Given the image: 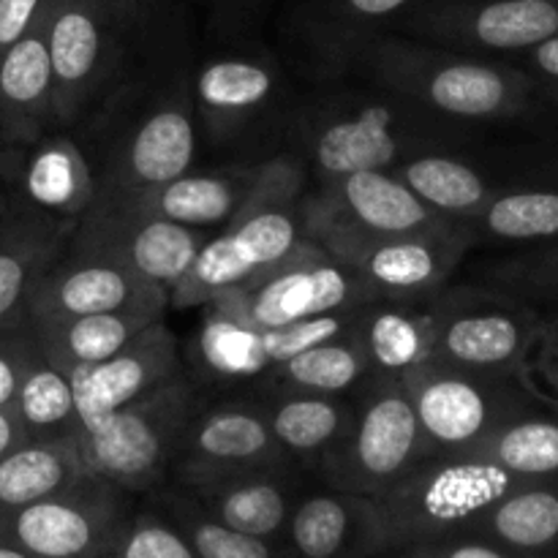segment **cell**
I'll list each match as a JSON object with an SVG mask.
<instances>
[{
    "label": "cell",
    "mask_w": 558,
    "mask_h": 558,
    "mask_svg": "<svg viewBox=\"0 0 558 558\" xmlns=\"http://www.w3.org/2000/svg\"><path fill=\"white\" fill-rule=\"evenodd\" d=\"M196 44V16L178 0L140 25L120 69L69 129L96 196L153 189L202 161L191 93Z\"/></svg>",
    "instance_id": "cell-1"
},
{
    "label": "cell",
    "mask_w": 558,
    "mask_h": 558,
    "mask_svg": "<svg viewBox=\"0 0 558 558\" xmlns=\"http://www.w3.org/2000/svg\"><path fill=\"white\" fill-rule=\"evenodd\" d=\"M483 136L490 134L441 120L390 87L347 76L303 87L287 153L303 163L314 185L360 169H396L417 153L461 147Z\"/></svg>",
    "instance_id": "cell-2"
},
{
    "label": "cell",
    "mask_w": 558,
    "mask_h": 558,
    "mask_svg": "<svg viewBox=\"0 0 558 558\" xmlns=\"http://www.w3.org/2000/svg\"><path fill=\"white\" fill-rule=\"evenodd\" d=\"M191 93L202 161L262 163L289 150L303 85L267 36H199Z\"/></svg>",
    "instance_id": "cell-3"
},
{
    "label": "cell",
    "mask_w": 558,
    "mask_h": 558,
    "mask_svg": "<svg viewBox=\"0 0 558 558\" xmlns=\"http://www.w3.org/2000/svg\"><path fill=\"white\" fill-rule=\"evenodd\" d=\"M349 76L390 87L441 120L480 134L523 131L543 101L537 82L512 60L456 52L398 33L371 38Z\"/></svg>",
    "instance_id": "cell-4"
},
{
    "label": "cell",
    "mask_w": 558,
    "mask_h": 558,
    "mask_svg": "<svg viewBox=\"0 0 558 558\" xmlns=\"http://www.w3.org/2000/svg\"><path fill=\"white\" fill-rule=\"evenodd\" d=\"M308 174L294 156L270 158L248 199L207 238L191 270L169 292V311H196L216 294L272 270L305 243Z\"/></svg>",
    "instance_id": "cell-5"
},
{
    "label": "cell",
    "mask_w": 558,
    "mask_h": 558,
    "mask_svg": "<svg viewBox=\"0 0 558 558\" xmlns=\"http://www.w3.org/2000/svg\"><path fill=\"white\" fill-rule=\"evenodd\" d=\"M205 396L207 390L191 379L189 371L169 376L118 409L98 430L82 434L76 439L82 463L90 474L134 496L163 488Z\"/></svg>",
    "instance_id": "cell-6"
},
{
    "label": "cell",
    "mask_w": 558,
    "mask_h": 558,
    "mask_svg": "<svg viewBox=\"0 0 558 558\" xmlns=\"http://www.w3.org/2000/svg\"><path fill=\"white\" fill-rule=\"evenodd\" d=\"M401 385L412 401L425 458H463L496 428L539 407L526 376L483 374L428 363L407 371Z\"/></svg>",
    "instance_id": "cell-7"
},
{
    "label": "cell",
    "mask_w": 558,
    "mask_h": 558,
    "mask_svg": "<svg viewBox=\"0 0 558 558\" xmlns=\"http://www.w3.org/2000/svg\"><path fill=\"white\" fill-rule=\"evenodd\" d=\"M518 485L523 483L477 458H423L374 499L381 554L461 534Z\"/></svg>",
    "instance_id": "cell-8"
},
{
    "label": "cell",
    "mask_w": 558,
    "mask_h": 558,
    "mask_svg": "<svg viewBox=\"0 0 558 558\" xmlns=\"http://www.w3.org/2000/svg\"><path fill=\"white\" fill-rule=\"evenodd\" d=\"M374 292L343 259L314 240L272 270L216 294L196 311L243 327H283L327 314H347L374 303Z\"/></svg>",
    "instance_id": "cell-9"
},
{
    "label": "cell",
    "mask_w": 558,
    "mask_h": 558,
    "mask_svg": "<svg viewBox=\"0 0 558 558\" xmlns=\"http://www.w3.org/2000/svg\"><path fill=\"white\" fill-rule=\"evenodd\" d=\"M456 227L458 223L423 205L390 169L341 174L308 185L303 196L305 238L330 254L376 240L445 232Z\"/></svg>",
    "instance_id": "cell-10"
},
{
    "label": "cell",
    "mask_w": 558,
    "mask_h": 558,
    "mask_svg": "<svg viewBox=\"0 0 558 558\" xmlns=\"http://www.w3.org/2000/svg\"><path fill=\"white\" fill-rule=\"evenodd\" d=\"M354 311L316 316L283 327H243L199 311L194 332L183 347L191 379L207 392H259L283 363L314 343L347 336Z\"/></svg>",
    "instance_id": "cell-11"
},
{
    "label": "cell",
    "mask_w": 558,
    "mask_h": 558,
    "mask_svg": "<svg viewBox=\"0 0 558 558\" xmlns=\"http://www.w3.org/2000/svg\"><path fill=\"white\" fill-rule=\"evenodd\" d=\"M417 0H283L267 41L303 87L347 80L360 49Z\"/></svg>",
    "instance_id": "cell-12"
},
{
    "label": "cell",
    "mask_w": 558,
    "mask_h": 558,
    "mask_svg": "<svg viewBox=\"0 0 558 558\" xmlns=\"http://www.w3.org/2000/svg\"><path fill=\"white\" fill-rule=\"evenodd\" d=\"M545 319L501 289L458 276L439 292L436 363L483 374L526 376Z\"/></svg>",
    "instance_id": "cell-13"
},
{
    "label": "cell",
    "mask_w": 558,
    "mask_h": 558,
    "mask_svg": "<svg viewBox=\"0 0 558 558\" xmlns=\"http://www.w3.org/2000/svg\"><path fill=\"white\" fill-rule=\"evenodd\" d=\"M140 496L85 474L69 488L0 518V543L33 558H112Z\"/></svg>",
    "instance_id": "cell-14"
},
{
    "label": "cell",
    "mask_w": 558,
    "mask_h": 558,
    "mask_svg": "<svg viewBox=\"0 0 558 558\" xmlns=\"http://www.w3.org/2000/svg\"><path fill=\"white\" fill-rule=\"evenodd\" d=\"M425 458L420 425L401 379L371 376L354 392L347 439L322 463L316 480L376 499Z\"/></svg>",
    "instance_id": "cell-15"
},
{
    "label": "cell",
    "mask_w": 558,
    "mask_h": 558,
    "mask_svg": "<svg viewBox=\"0 0 558 558\" xmlns=\"http://www.w3.org/2000/svg\"><path fill=\"white\" fill-rule=\"evenodd\" d=\"M44 22L54 112L60 129H71L120 69L140 22L114 0H47Z\"/></svg>",
    "instance_id": "cell-16"
},
{
    "label": "cell",
    "mask_w": 558,
    "mask_h": 558,
    "mask_svg": "<svg viewBox=\"0 0 558 558\" xmlns=\"http://www.w3.org/2000/svg\"><path fill=\"white\" fill-rule=\"evenodd\" d=\"M390 33L510 60L556 36L558 0H417Z\"/></svg>",
    "instance_id": "cell-17"
},
{
    "label": "cell",
    "mask_w": 558,
    "mask_h": 558,
    "mask_svg": "<svg viewBox=\"0 0 558 558\" xmlns=\"http://www.w3.org/2000/svg\"><path fill=\"white\" fill-rule=\"evenodd\" d=\"M213 232L180 227L112 199H96L65 248L114 262L172 292Z\"/></svg>",
    "instance_id": "cell-18"
},
{
    "label": "cell",
    "mask_w": 558,
    "mask_h": 558,
    "mask_svg": "<svg viewBox=\"0 0 558 558\" xmlns=\"http://www.w3.org/2000/svg\"><path fill=\"white\" fill-rule=\"evenodd\" d=\"M292 463L270 434L265 412L251 392H207L191 417L169 483L185 485L218 474Z\"/></svg>",
    "instance_id": "cell-19"
},
{
    "label": "cell",
    "mask_w": 558,
    "mask_h": 558,
    "mask_svg": "<svg viewBox=\"0 0 558 558\" xmlns=\"http://www.w3.org/2000/svg\"><path fill=\"white\" fill-rule=\"evenodd\" d=\"M5 202L11 210L74 232L96 202V180L69 129L49 131L31 145L9 147Z\"/></svg>",
    "instance_id": "cell-20"
},
{
    "label": "cell",
    "mask_w": 558,
    "mask_h": 558,
    "mask_svg": "<svg viewBox=\"0 0 558 558\" xmlns=\"http://www.w3.org/2000/svg\"><path fill=\"white\" fill-rule=\"evenodd\" d=\"M112 311L169 314V292L114 262L65 248L33 287L25 322Z\"/></svg>",
    "instance_id": "cell-21"
},
{
    "label": "cell",
    "mask_w": 558,
    "mask_h": 558,
    "mask_svg": "<svg viewBox=\"0 0 558 558\" xmlns=\"http://www.w3.org/2000/svg\"><path fill=\"white\" fill-rule=\"evenodd\" d=\"M472 240L461 227L376 240L332 254L347 262L376 300L430 298L461 276Z\"/></svg>",
    "instance_id": "cell-22"
},
{
    "label": "cell",
    "mask_w": 558,
    "mask_h": 558,
    "mask_svg": "<svg viewBox=\"0 0 558 558\" xmlns=\"http://www.w3.org/2000/svg\"><path fill=\"white\" fill-rule=\"evenodd\" d=\"M180 371H185L183 347L178 332L169 325V316L147 325L112 357L74 371L71 379H74L82 434L98 430L118 409L136 401L150 387L161 385Z\"/></svg>",
    "instance_id": "cell-23"
},
{
    "label": "cell",
    "mask_w": 558,
    "mask_h": 558,
    "mask_svg": "<svg viewBox=\"0 0 558 558\" xmlns=\"http://www.w3.org/2000/svg\"><path fill=\"white\" fill-rule=\"evenodd\" d=\"M278 543L287 558H376L381 534L374 499L308 477Z\"/></svg>",
    "instance_id": "cell-24"
},
{
    "label": "cell",
    "mask_w": 558,
    "mask_h": 558,
    "mask_svg": "<svg viewBox=\"0 0 558 558\" xmlns=\"http://www.w3.org/2000/svg\"><path fill=\"white\" fill-rule=\"evenodd\" d=\"M262 167L265 161H199L196 167L180 172L178 178L153 185V189L96 196V199H112L131 210L147 213V216L163 218L180 227L216 232L248 199Z\"/></svg>",
    "instance_id": "cell-25"
},
{
    "label": "cell",
    "mask_w": 558,
    "mask_h": 558,
    "mask_svg": "<svg viewBox=\"0 0 558 558\" xmlns=\"http://www.w3.org/2000/svg\"><path fill=\"white\" fill-rule=\"evenodd\" d=\"M311 474L294 463L248 472L218 474L178 485L202 512L240 534L262 539H281L289 510ZM174 485V483H169Z\"/></svg>",
    "instance_id": "cell-26"
},
{
    "label": "cell",
    "mask_w": 558,
    "mask_h": 558,
    "mask_svg": "<svg viewBox=\"0 0 558 558\" xmlns=\"http://www.w3.org/2000/svg\"><path fill=\"white\" fill-rule=\"evenodd\" d=\"M439 292L420 300H374L354 311L352 338L368 363L371 376L401 379L407 371L434 357L439 338Z\"/></svg>",
    "instance_id": "cell-27"
},
{
    "label": "cell",
    "mask_w": 558,
    "mask_h": 558,
    "mask_svg": "<svg viewBox=\"0 0 558 558\" xmlns=\"http://www.w3.org/2000/svg\"><path fill=\"white\" fill-rule=\"evenodd\" d=\"M47 9V3H44ZM60 129L44 11L36 25L0 54V145L22 147Z\"/></svg>",
    "instance_id": "cell-28"
},
{
    "label": "cell",
    "mask_w": 558,
    "mask_h": 558,
    "mask_svg": "<svg viewBox=\"0 0 558 558\" xmlns=\"http://www.w3.org/2000/svg\"><path fill=\"white\" fill-rule=\"evenodd\" d=\"M474 251H510L558 240V158L501 189L463 223Z\"/></svg>",
    "instance_id": "cell-29"
},
{
    "label": "cell",
    "mask_w": 558,
    "mask_h": 558,
    "mask_svg": "<svg viewBox=\"0 0 558 558\" xmlns=\"http://www.w3.org/2000/svg\"><path fill=\"white\" fill-rule=\"evenodd\" d=\"M256 401L283 456L311 477L347 439L354 420V396L270 390L256 392Z\"/></svg>",
    "instance_id": "cell-30"
},
{
    "label": "cell",
    "mask_w": 558,
    "mask_h": 558,
    "mask_svg": "<svg viewBox=\"0 0 558 558\" xmlns=\"http://www.w3.org/2000/svg\"><path fill=\"white\" fill-rule=\"evenodd\" d=\"M71 234L5 207L0 216V327H25L33 287L63 254Z\"/></svg>",
    "instance_id": "cell-31"
},
{
    "label": "cell",
    "mask_w": 558,
    "mask_h": 558,
    "mask_svg": "<svg viewBox=\"0 0 558 558\" xmlns=\"http://www.w3.org/2000/svg\"><path fill=\"white\" fill-rule=\"evenodd\" d=\"M461 534L488 539L521 558H558V480L518 485Z\"/></svg>",
    "instance_id": "cell-32"
},
{
    "label": "cell",
    "mask_w": 558,
    "mask_h": 558,
    "mask_svg": "<svg viewBox=\"0 0 558 558\" xmlns=\"http://www.w3.org/2000/svg\"><path fill=\"white\" fill-rule=\"evenodd\" d=\"M169 314H150V311H112V314L87 316H41L27 319L33 341L38 352L63 371L85 368L112 357L118 349L134 336H140L147 325L163 319Z\"/></svg>",
    "instance_id": "cell-33"
},
{
    "label": "cell",
    "mask_w": 558,
    "mask_h": 558,
    "mask_svg": "<svg viewBox=\"0 0 558 558\" xmlns=\"http://www.w3.org/2000/svg\"><path fill=\"white\" fill-rule=\"evenodd\" d=\"M461 276L512 294L543 319L558 316V240L510 251H472Z\"/></svg>",
    "instance_id": "cell-34"
},
{
    "label": "cell",
    "mask_w": 558,
    "mask_h": 558,
    "mask_svg": "<svg viewBox=\"0 0 558 558\" xmlns=\"http://www.w3.org/2000/svg\"><path fill=\"white\" fill-rule=\"evenodd\" d=\"M463 458L490 463L518 483L558 480V414L539 401L537 409L512 417Z\"/></svg>",
    "instance_id": "cell-35"
},
{
    "label": "cell",
    "mask_w": 558,
    "mask_h": 558,
    "mask_svg": "<svg viewBox=\"0 0 558 558\" xmlns=\"http://www.w3.org/2000/svg\"><path fill=\"white\" fill-rule=\"evenodd\" d=\"M11 407L20 417L27 441H63L82 434L74 379L69 371L44 357L36 341H33V352L22 371Z\"/></svg>",
    "instance_id": "cell-36"
},
{
    "label": "cell",
    "mask_w": 558,
    "mask_h": 558,
    "mask_svg": "<svg viewBox=\"0 0 558 558\" xmlns=\"http://www.w3.org/2000/svg\"><path fill=\"white\" fill-rule=\"evenodd\" d=\"M85 474L90 472L82 463L76 439L25 441L0 456V518L69 488Z\"/></svg>",
    "instance_id": "cell-37"
},
{
    "label": "cell",
    "mask_w": 558,
    "mask_h": 558,
    "mask_svg": "<svg viewBox=\"0 0 558 558\" xmlns=\"http://www.w3.org/2000/svg\"><path fill=\"white\" fill-rule=\"evenodd\" d=\"M371 379V368L354 343L352 330L347 336L314 343L294 354L276 371L265 390L316 392V396H354ZM256 396V392H254Z\"/></svg>",
    "instance_id": "cell-38"
},
{
    "label": "cell",
    "mask_w": 558,
    "mask_h": 558,
    "mask_svg": "<svg viewBox=\"0 0 558 558\" xmlns=\"http://www.w3.org/2000/svg\"><path fill=\"white\" fill-rule=\"evenodd\" d=\"M147 496L178 526V532L183 534L196 558H287L278 539L251 537V534H240L223 523L213 521L178 485L167 483Z\"/></svg>",
    "instance_id": "cell-39"
},
{
    "label": "cell",
    "mask_w": 558,
    "mask_h": 558,
    "mask_svg": "<svg viewBox=\"0 0 558 558\" xmlns=\"http://www.w3.org/2000/svg\"><path fill=\"white\" fill-rule=\"evenodd\" d=\"M112 558H196L183 534L150 496H140Z\"/></svg>",
    "instance_id": "cell-40"
},
{
    "label": "cell",
    "mask_w": 558,
    "mask_h": 558,
    "mask_svg": "<svg viewBox=\"0 0 558 558\" xmlns=\"http://www.w3.org/2000/svg\"><path fill=\"white\" fill-rule=\"evenodd\" d=\"M283 0H202L205 22L196 25L202 38H251L265 36L270 14Z\"/></svg>",
    "instance_id": "cell-41"
},
{
    "label": "cell",
    "mask_w": 558,
    "mask_h": 558,
    "mask_svg": "<svg viewBox=\"0 0 558 558\" xmlns=\"http://www.w3.org/2000/svg\"><path fill=\"white\" fill-rule=\"evenodd\" d=\"M376 558H521L488 539L472 537V534H452V537L428 539V543L407 545V548L387 550Z\"/></svg>",
    "instance_id": "cell-42"
},
{
    "label": "cell",
    "mask_w": 558,
    "mask_h": 558,
    "mask_svg": "<svg viewBox=\"0 0 558 558\" xmlns=\"http://www.w3.org/2000/svg\"><path fill=\"white\" fill-rule=\"evenodd\" d=\"M33 352V336L25 327H0V407L14 401L22 371Z\"/></svg>",
    "instance_id": "cell-43"
},
{
    "label": "cell",
    "mask_w": 558,
    "mask_h": 558,
    "mask_svg": "<svg viewBox=\"0 0 558 558\" xmlns=\"http://www.w3.org/2000/svg\"><path fill=\"white\" fill-rule=\"evenodd\" d=\"M526 381L534 396L558 398V316L545 319L543 336L529 360Z\"/></svg>",
    "instance_id": "cell-44"
},
{
    "label": "cell",
    "mask_w": 558,
    "mask_h": 558,
    "mask_svg": "<svg viewBox=\"0 0 558 558\" xmlns=\"http://www.w3.org/2000/svg\"><path fill=\"white\" fill-rule=\"evenodd\" d=\"M521 71H526L543 93H558V33L523 49L521 54L510 58Z\"/></svg>",
    "instance_id": "cell-45"
},
{
    "label": "cell",
    "mask_w": 558,
    "mask_h": 558,
    "mask_svg": "<svg viewBox=\"0 0 558 558\" xmlns=\"http://www.w3.org/2000/svg\"><path fill=\"white\" fill-rule=\"evenodd\" d=\"M44 3L47 0H0V54L36 25Z\"/></svg>",
    "instance_id": "cell-46"
},
{
    "label": "cell",
    "mask_w": 558,
    "mask_h": 558,
    "mask_svg": "<svg viewBox=\"0 0 558 558\" xmlns=\"http://www.w3.org/2000/svg\"><path fill=\"white\" fill-rule=\"evenodd\" d=\"M523 134L532 136L545 150L558 156V93H543V101H539L532 120L523 125Z\"/></svg>",
    "instance_id": "cell-47"
},
{
    "label": "cell",
    "mask_w": 558,
    "mask_h": 558,
    "mask_svg": "<svg viewBox=\"0 0 558 558\" xmlns=\"http://www.w3.org/2000/svg\"><path fill=\"white\" fill-rule=\"evenodd\" d=\"M25 441L27 436L25 430H22L14 407H11V403L9 407H0V456L16 450V447H22Z\"/></svg>",
    "instance_id": "cell-48"
},
{
    "label": "cell",
    "mask_w": 558,
    "mask_h": 558,
    "mask_svg": "<svg viewBox=\"0 0 558 558\" xmlns=\"http://www.w3.org/2000/svg\"><path fill=\"white\" fill-rule=\"evenodd\" d=\"M114 3L120 5V9L125 11V14L131 16L134 22H150L153 16L163 14L167 9H172L178 0H114Z\"/></svg>",
    "instance_id": "cell-49"
},
{
    "label": "cell",
    "mask_w": 558,
    "mask_h": 558,
    "mask_svg": "<svg viewBox=\"0 0 558 558\" xmlns=\"http://www.w3.org/2000/svg\"><path fill=\"white\" fill-rule=\"evenodd\" d=\"M5 156H9V147L0 145V216L5 213Z\"/></svg>",
    "instance_id": "cell-50"
},
{
    "label": "cell",
    "mask_w": 558,
    "mask_h": 558,
    "mask_svg": "<svg viewBox=\"0 0 558 558\" xmlns=\"http://www.w3.org/2000/svg\"><path fill=\"white\" fill-rule=\"evenodd\" d=\"M0 558H33V556H31V554H25V550L14 548V545L0 543Z\"/></svg>",
    "instance_id": "cell-51"
},
{
    "label": "cell",
    "mask_w": 558,
    "mask_h": 558,
    "mask_svg": "<svg viewBox=\"0 0 558 558\" xmlns=\"http://www.w3.org/2000/svg\"><path fill=\"white\" fill-rule=\"evenodd\" d=\"M537 398L545 403V407L550 409V412L558 414V398H550V396H537Z\"/></svg>",
    "instance_id": "cell-52"
}]
</instances>
